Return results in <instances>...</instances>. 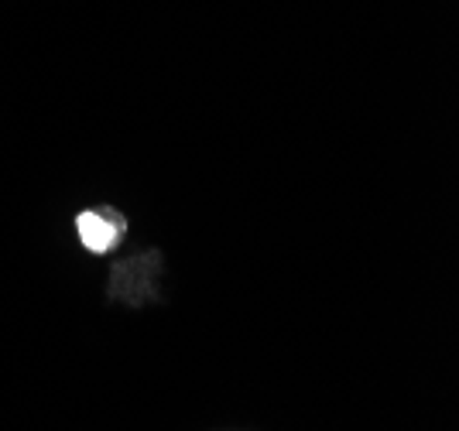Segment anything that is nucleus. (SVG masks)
Returning a JSON list of instances; mask_svg holds the SVG:
<instances>
[{
  "instance_id": "nucleus-1",
  "label": "nucleus",
  "mask_w": 459,
  "mask_h": 431,
  "mask_svg": "<svg viewBox=\"0 0 459 431\" xmlns=\"http://www.w3.org/2000/svg\"><path fill=\"white\" fill-rule=\"evenodd\" d=\"M124 216L114 212V209H90V212H82L76 220V233L82 246L90 250V254H107V250H114L120 244V237H124Z\"/></svg>"
}]
</instances>
